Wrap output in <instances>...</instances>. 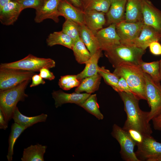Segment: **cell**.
Returning <instances> with one entry per match:
<instances>
[{"mask_svg": "<svg viewBox=\"0 0 161 161\" xmlns=\"http://www.w3.org/2000/svg\"><path fill=\"white\" fill-rule=\"evenodd\" d=\"M18 0V1H19V0Z\"/></svg>", "mask_w": 161, "mask_h": 161, "instance_id": "c3c4849f", "label": "cell"}, {"mask_svg": "<svg viewBox=\"0 0 161 161\" xmlns=\"http://www.w3.org/2000/svg\"><path fill=\"white\" fill-rule=\"evenodd\" d=\"M153 161H161V157L155 159Z\"/></svg>", "mask_w": 161, "mask_h": 161, "instance_id": "f6af8a7d", "label": "cell"}, {"mask_svg": "<svg viewBox=\"0 0 161 161\" xmlns=\"http://www.w3.org/2000/svg\"><path fill=\"white\" fill-rule=\"evenodd\" d=\"M80 106L94 116L98 120L103 119L104 116L100 110L96 94L91 95Z\"/></svg>", "mask_w": 161, "mask_h": 161, "instance_id": "f1b7e54d", "label": "cell"}, {"mask_svg": "<svg viewBox=\"0 0 161 161\" xmlns=\"http://www.w3.org/2000/svg\"><path fill=\"white\" fill-rule=\"evenodd\" d=\"M123 101L126 119L122 127L125 131L135 130L143 137L151 135L153 131L148 120V112L143 111L140 108L139 100L131 93L118 92Z\"/></svg>", "mask_w": 161, "mask_h": 161, "instance_id": "6da1fadb", "label": "cell"}, {"mask_svg": "<svg viewBox=\"0 0 161 161\" xmlns=\"http://www.w3.org/2000/svg\"><path fill=\"white\" fill-rule=\"evenodd\" d=\"M8 124L2 112L0 110V129L6 130L8 127Z\"/></svg>", "mask_w": 161, "mask_h": 161, "instance_id": "b9f144b4", "label": "cell"}, {"mask_svg": "<svg viewBox=\"0 0 161 161\" xmlns=\"http://www.w3.org/2000/svg\"><path fill=\"white\" fill-rule=\"evenodd\" d=\"M55 66V63L50 58H39L29 54L19 60L9 63H1L0 68L20 69L34 72H39L42 68L49 69Z\"/></svg>", "mask_w": 161, "mask_h": 161, "instance_id": "8992f818", "label": "cell"}, {"mask_svg": "<svg viewBox=\"0 0 161 161\" xmlns=\"http://www.w3.org/2000/svg\"><path fill=\"white\" fill-rule=\"evenodd\" d=\"M127 0H111L109 10L106 13L107 23L117 24L124 20V13Z\"/></svg>", "mask_w": 161, "mask_h": 161, "instance_id": "d6986e66", "label": "cell"}, {"mask_svg": "<svg viewBox=\"0 0 161 161\" xmlns=\"http://www.w3.org/2000/svg\"><path fill=\"white\" fill-rule=\"evenodd\" d=\"M111 134L118 142L120 147V154L125 161H140L134 151L137 143L131 137L129 132L116 124L112 127Z\"/></svg>", "mask_w": 161, "mask_h": 161, "instance_id": "52a82bcc", "label": "cell"}, {"mask_svg": "<svg viewBox=\"0 0 161 161\" xmlns=\"http://www.w3.org/2000/svg\"><path fill=\"white\" fill-rule=\"evenodd\" d=\"M10 1V0H0V10Z\"/></svg>", "mask_w": 161, "mask_h": 161, "instance_id": "ee69618b", "label": "cell"}, {"mask_svg": "<svg viewBox=\"0 0 161 161\" xmlns=\"http://www.w3.org/2000/svg\"><path fill=\"white\" fill-rule=\"evenodd\" d=\"M160 78H161V59L160 61Z\"/></svg>", "mask_w": 161, "mask_h": 161, "instance_id": "bcb514c9", "label": "cell"}, {"mask_svg": "<svg viewBox=\"0 0 161 161\" xmlns=\"http://www.w3.org/2000/svg\"><path fill=\"white\" fill-rule=\"evenodd\" d=\"M32 82L30 85V87H32L38 86L40 84H44L45 82L39 74H35L32 78Z\"/></svg>", "mask_w": 161, "mask_h": 161, "instance_id": "f35d334b", "label": "cell"}, {"mask_svg": "<svg viewBox=\"0 0 161 161\" xmlns=\"http://www.w3.org/2000/svg\"><path fill=\"white\" fill-rule=\"evenodd\" d=\"M46 43L49 47L60 45L71 49L74 43L72 39L62 31L50 33L46 39Z\"/></svg>", "mask_w": 161, "mask_h": 161, "instance_id": "484cf974", "label": "cell"}, {"mask_svg": "<svg viewBox=\"0 0 161 161\" xmlns=\"http://www.w3.org/2000/svg\"><path fill=\"white\" fill-rule=\"evenodd\" d=\"M11 1H18L17 0H10Z\"/></svg>", "mask_w": 161, "mask_h": 161, "instance_id": "7dc6e473", "label": "cell"}, {"mask_svg": "<svg viewBox=\"0 0 161 161\" xmlns=\"http://www.w3.org/2000/svg\"><path fill=\"white\" fill-rule=\"evenodd\" d=\"M100 49L106 51L121 44V39L116 31V24H112L102 28L95 34Z\"/></svg>", "mask_w": 161, "mask_h": 161, "instance_id": "8fae6325", "label": "cell"}, {"mask_svg": "<svg viewBox=\"0 0 161 161\" xmlns=\"http://www.w3.org/2000/svg\"><path fill=\"white\" fill-rule=\"evenodd\" d=\"M60 16L74 21L79 25H85L84 12L73 6L66 0H61L58 7Z\"/></svg>", "mask_w": 161, "mask_h": 161, "instance_id": "2e32d148", "label": "cell"}, {"mask_svg": "<svg viewBox=\"0 0 161 161\" xmlns=\"http://www.w3.org/2000/svg\"><path fill=\"white\" fill-rule=\"evenodd\" d=\"M30 81H24L12 88L0 92V110L8 123L12 118L18 102L24 101L28 97L25 91Z\"/></svg>", "mask_w": 161, "mask_h": 161, "instance_id": "277c9868", "label": "cell"}, {"mask_svg": "<svg viewBox=\"0 0 161 161\" xmlns=\"http://www.w3.org/2000/svg\"><path fill=\"white\" fill-rule=\"evenodd\" d=\"M132 138L137 142V144L141 142L143 137L138 131L133 130H129L128 131Z\"/></svg>", "mask_w": 161, "mask_h": 161, "instance_id": "ab89813d", "label": "cell"}, {"mask_svg": "<svg viewBox=\"0 0 161 161\" xmlns=\"http://www.w3.org/2000/svg\"><path fill=\"white\" fill-rule=\"evenodd\" d=\"M39 72V75L43 79L52 80L55 78L53 73L50 72L48 68H42L40 70Z\"/></svg>", "mask_w": 161, "mask_h": 161, "instance_id": "8d00e7d4", "label": "cell"}, {"mask_svg": "<svg viewBox=\"0 0 161 161\" xmlns=\"http://www.w3.org/2000/svg\"><path fill=\"white\" fill-rule=\"evenodd\" d=\"M80 37L91 55L100 49L96 35L85 25H79Z\"/></svg>", "mask_w": 161, "mask_h": 161, "instance_id": "44dd1931", "label": "cell"}, {"mask_svg": "<svg viewBox=\"0 0 161 161\" xmlns=\"http://www.w3.org/2000/svg\"><path fill=\"white\" fill-rule=\"evenodd\" d=\"M139 65L144 73L150 75L155 81L160 82V61L146 62L142 60Z\"/></svg>", "mask_w": 161, "mask_h": 161, "instance_id": "f546056e", "label": "cell"}, {"mask_svg": "<svg viewBox=\"0 0 161 161\" xmlns=\"http://www.w3.org/2000/svg\"><path fill=\"white\" fill-rule=\"evenodd\" d=\"M135 153L140 161H153L161 157V143L157 142L151 135L143 137L142 142L137 143Z\"/></svg>", "mask_w": 161, "mask_h": 161, "instance_id": "9c48e42d", "label": "cell"}, {"mask_svg": "<svg viewBox=\"0 0 161 161\" xmlns=\"http://www.w3.org/2000/svg\"><path fill=\"white\" fill-rule=\"evenodd\" d=\"M84 12L85 25L95 35L106 23L105 13L95 10Z\"/></svg>", "mask_w": 161, "mask_h": 161, "instance_id": "ffe728a7", "label": "cell"}, {"mask_svg": "<svg viewBox=\"0 0 161 161\" xmlns=\"http://www.w3.org/2000/svg\"><path fill=\"white\" fill-rule=\"evenodd\" d=\"M102 50L100 49L91 55L89 59L85 63V66L83 70L76 75L78 79L82 80L86 77L98 73V63L100 58L102 56Z\"/></svg>", "mask_w": 161, "mask_h": 161, "instance_id": "7402d4cb", "label": "cell"}, {"mask_svg": "<svg viewBox=\"0 0 161 161\" xmlns=\"http://www.w3.org/2000/svg\"><path fill=\"white\" fill-rule=\"evenodd\" d=\"M75 6L78 7H80L82 6V2L80 0H69Z\"/></svg>", "mask_w": 161, "mask_h": 161, "instance_id": "7bdbcfd3", "label": "cell"}, {"mask_svg": "<svg viewBox=\"0 0 161 161\" xmlns=\"http://www.w3.org/2000/svg\"><path fill=\"white\" fill-rule=\"evenodd\" d=\"M145 50L134 46L121 44L105 51V54L115 68L123 63L139 65Z\"/></svg>", "mask_w": 161, "mask_h": 161, "instance_id": "3957f363", "label": "cell"}, {"mask_svg": "<svg viewBox=\"0 0 161 161\" xmlns=\"http://www.w3.org/2000/svg\"><path fill=\"white\" fill-rule=\"evenodd\" d=\"M144 24V23H129L124 20L116 24V31L121 44L132 45L140 35Z\"/></svg>", "mask_w": 161, "mask_h": 161, "instance_id": "30bf717a", "label": "cell"}, {"mask_svg": "<svg viewBox=\"0 0 161 161\" xmlns=\"http://www.w3.org/2000/svg\"><path fill=\"white\" fill-rule=\"evenodd\" d=\"M98 74L83 79L79 85L75 90V92L80 93L83 92L91 94L97 90L99 87L101 78Z\"/></svg>", "mask_w": 161, "mask_h": 161, "instance_id": "d4e9b609", "label": "cell"}, {"mask_svg": "<svg viewBox=\"0 0 161 161\" xmlns=\"http://www.w3.org/2000/svg\"><path fill=\"white\" fill-rule=\"evenodd\" d=\"M62 31L69 36L74 42L80 38L79 25L72 20L65 19Z\"/></svg>", "mask_w": 161, "mask_h": 161, "instance_id": "1f68e13d", "label": "cell"}, {"mask_svg": "<svg viewBox=\"0 0 161 161\" xmlns=\"http://www.w3.org/2000/svg\"><path fill=\"white\" fill-rule=\"evenodd\" d=\"M149 47L150 50L152 54L156 55H161V45L158 41L152 42Z\"/></svg>", "mask_w": 161, "mask_h": 161, "instance_id": "74e56055", "label": "cell"}, {"mask_svg": "<svg viewBox=\"0 0 161 161\" xmlns=\"http://www.w3.org/2000/svg\"><path fill=\"white\" fill-rule=\"evenodd\" d=\"M47 146L37 143L31 145L24 148L23 151L22 161H44V156Z\"/></svg>", "mask_w": 161, "mask_h": 161, "instance_id": "cb8c5ba5", "label": "cell"}, {"mask_svg": "<svg viewBox=\"0 0 161 161\" xmlns=\"http://www.w3.org/2000/svg\"><path fill=\"white\" fill-rule=\"evenodd\" d=\"M144 24L151 26L161 34V11L149 0H142Z\"/></svg>", "mask_w": 161, "mask_h": 161, "instance_id": "7c38bea8", "label": "cell"}, {"mask_svg": "<svg viewBox=\"0 0 161 161\" xmlns=\"http://www.w3.org/2000/svg\"><path fill=\"white\" fill-rule=\"evenodd\" d=\"M116 91L118 93L125 92L132 93L131 90L127 82L123 77L119 78L117 84V88Z\"/></svg>", "mask_w": 161, "mask_h": 161, "instance_id": "d590c367", "label": "cell"}, {"mask_svg": "<svg viewBox=\"0 0 161 161\" xmlns=\"http://www.w3.org/2000/svg\"><path fill=\"white\" fill-rule=\"evenodd\" d=\"M84 10H95L106 13L110 8L111 0H83Z\"/></svg>", "mask_w": 161, "mask_h": 161, "instance_id": "4dcf8cb0", "label": "cell"}, {"mask_svg": "<svg viewBox=\"0 0 161 161\" xmlns=\"http://www.w3.org/2000/svg\"><path fill=\"white\" fill-rule=\"evenodd\" d=\"M46 0H20L18 1L21 4V10L29 8H33L35 10L40 8Z\"/></svg>", "mask_w": 161, "mask_h": 161, "instance_id": "e575fe53", "label": "cell"}, {"mask_svg": "<svg viewBox=\"0 0 161 161\" xmlns=\"http://www.w3.org/2000/svg\"><path fill=\"white\" fill-rule=\"evenodd\" d=\"M113 73L125 79L132 93L138 99L146 100L144 72L139 65L123 63L115 67Z\"/></svg>", "mask_w": 161, "mask_h": 161, "instance_id": "7a4b0ae2", "label": "cell"}, {"mask_svg": "<svg viewBox=\"0 0 161 161\" xmlns=\"http://www.w3.org/2000/svg\"><path fill=\"white\" fill-rule=\"evenodd\" d=\"M152 121L153 127L155 130H161V113L153 119Z\"/></svg>", "mask_w": 161, "mask_h": 161, "instance_id": "60d3db41", "label": "cell"}, {"mask_svg": "<svg viewBox=\"0 0 161 161\" xmlns=\"http://www.w3.org/2000/svg\"><path fill=\"white\" fill-rule=\"evenodd\" d=\"M124 21L127 22L144 23L142 0H127Z\"/></svg>", "mask_w": 161, "mask_h": 161, "instance_id": "ac0fdd59", "label": "cell"}, {"mask_svg": "<svg viewBox=\"0 0 161 161\" xmlns=\"http://www.w3.org/2000/svg\"><path fill=\"white\" fill-rule=\"evenodd\" d=\"M22 10L18 1H10L0 10V21L3 25H12L16 21Z\"/></svg>", "mask_w": 161, "mask_h": 161, "instance_id": "e0dca14e", "label": "cell"}, {"mask_svg": "<svg viewBox=\"0 0 161 161\" xmlns=\"http://www.w3.org/2000/svg\"><path fill=\"white\" fill-rule=\"evenodd\" d=\"M145 95L150 111L148 115V121L161 113V84L154 80L151 76L144 73Z\"/></svg>", "mask_w": 161, "mask_h": 161, "instance_id": "5b68a950", "label": "cell"}, {"mask_svg": "<svg viewBox=\"0 0 161 161\" xmlns=\"http://www.w3.org/2000/svg\"><path fill=\"white\" fill-rule=\"evenodd\" d=\"M81 81L77 78L76 75H67L61 76L58 84L62 89L68 90L78 86Z\"/></svg>", "mask_w": 161, "mask_h": 161, "instance_id": "d6a6232c", "label": "cell"}, {"mask_svg": "<svg viewBox=\"0 0 161 161\" xmlns=\"http://www.w3.org/2000/svg\"><path fill=\"white\" fill-rule=\"evenodd\" d=\"M61 0H46L43 5L36 10L35 22L40 23L47 19L53 20L58 23L60 16L58 6Z\"/></svg>", "mask_w": 161, "mask_h": 161, "instance_id": "4fadbf2b", "label": "cell"}, {"mask_svg": "<svg viewBox=\"0 0 161 161\" xmlns=\"http://www.w3.org/2000/svg\"><path fill=\"white\" fill-rule=\"evenodd\" d=\"M161 41V34L152 27L144 24L139 36L132 45L145 50L153 42Z\"/></svg>", "mask_w": 161, "mask_h": 161, "instance_id": "9a60e30c", "label": "cell"}, {"mask_svg": "<svg viewBox=\"0 0 161 161\" xmlns=\"http://www.w3.org/2000/svg\"><path fill=\"white\" fill-rule=\"evenodd\" d=\"M35 72L0 68V92L12 88L27 80H30Z\"/></svg>", "mask_w": 161, "mask_h": 161, "instance_id": "ba28073f", "label": "cell"}, {"mask_svg": "<svg viewBox=\"0 0 161 161\" xmlns=\"http://www.w3.org/2000/svg\"><path fill=\"white\" fill-rule=\"evenodd\" d=\"M98 73L102 77L105 82L112 86L116 91L117 88V84L119 77L116 74L111 73L104 67H98Z\"/></svg>", "mask_w": 161, "mask_h": 161, "instance_id": "836d02e7", "label": "cell"}, {"mask_svg": "<svg viewBox=\"0 0 161 161\" xmlns=\"http://www.w3.org/2000/svg\"><path fill=\"white\" fill-rule=\"evenodd\" d=\"M27 128L16 123L12 124L11 130L8 139L9 146L7 155V160L11 161L13 155L14 145L20 135Z\"/></svg>", "mask_w": 161, "mask_h": 161, "instance_id": "83f0119b", "label": "cell"}, {"mask_svg": "<svg viewBox=\"0 0 161 161\" xmlns=\"http://www.w3.org/2000/svg\"><path fill=\"white\" fill-rule=\"evenodd\" d=\"M52 95L55 101V106L57 108L63 104L67 103H75L80 106L91 94L75 92L72 93H67L59 90L53 91Z\"/></svg>", "mask_w": 161, "mask_h": 161, "instance_id": "5bb4252c", "label": "cell"}, {"mask_svg": "<svg viewBox=\"0 0 161 161\" xmlns=\"http://www.w3.org/2000/svg\"><path fill=\"white\" fill-rule=\"evenodd\" d=\"M72 50L77 61L79 64H85L91 55L80 38L74 43Z\"/></svg>", "mask_w": 161, "mask_h": 161, "instance_id": "4316f807", "label": "cell"}, {"mask_svg": "<svg viewBox=\"0 0 161 161\" xmlns=\"http://www.w3.org/2000/svg\"><path fill=\"white\" fill-rule=\"evenodd\" d=\"M47 117V114L43 113L33 117L25 116L20 112L17 107L14 111L12 118L15 123L27 128L36 123L45 122Z\"/></svg>", "mask_w": 161, "mask_h": 161, "instance_id": "603a6c76", "label": "cell"}]
</instances>
